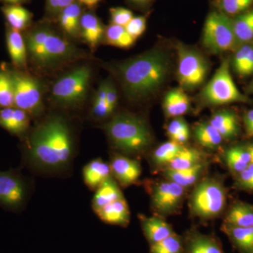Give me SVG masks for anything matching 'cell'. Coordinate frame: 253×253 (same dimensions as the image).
I'll use <instances>...</instances> for the list:
<instances>
[{"mask_svg": "<svg viewBox=\"0 0 253 253\" xmlns=\"http://www.w3.org/2000/svg\"><path fill=\"white\" fill-rule=\"evenodd\" d=\"M22 163L40 175L61 176L73 168L77 153L76 134L67 118L49 113L21 141Z\"/></svg>", "mask_w": 253, "mask_h": 253, "instance_id": "cell-1", "label": "cell"}, {"mask_svg": "<svg viewBox=\"0 0 253 253\" xmlns=\"http://www.w3.org/2000/svg\"><path fill=\"white\" fill-rule=\"evenodd\" d=\"M129 101L140 102L151 97L165 84L171 70L167 53L153 49L110 66Z\"/></svg>", "mask_w": 253, "mask_h": 253, "instance_id": "cell-2", "label": "cell"}, {"mask_svg": "<svg viewBox=\"0 0 253 253\" xmlns=\"http://www.w3.org/2000/svg\"><path fill=\"white\" fill-rule=\"evenodd\" d=\"M28 62L36 70L49 72L64 67L89 55L46 24L31 28L24 35Z\"/></svg>", "mask_w": 253, "mask_h": 253, "instance_id": "cell-3", "label": "cell"}, {"mask_svg": "<svg viewBox=\"0 0 253 253\" xmlns=\"http://www.w3.org/2000/svg\"><path fill=\"white\" fill-rule=\"evenodd\" d=\"M111 146L119 154L138 156L149 149L152 133L144 119L134 113L120 112L102 126Z\"/></svg>", "mask_w": 253, "mask_h": 253, "instance_id": "cell-4", "label": "cell"}, {"mask_svg": "<svg viewBox=\"0 0 253 253\" xmlns=\"http://www.w3.org/2000/svg\"><path fill=\"white\" fill-rule=\"evenodd\" d=\"M226 189L220 179L206 178L200 181L189 200L190 212L201 219H211L224 212L226 204Z\"/></svg>", "mask_w": 253, "mask_h": 253, "instance_id": "cell-5", "label": "cell"}, {"mask_svg": "<svg viewBox=\"0 0 253 253\" xmlns=\"http://www.w3.org/2000/svg\"><path fill=\"white\" fill-rule=\"evenodd\" d=\"M91 78L89 66L74 68L58 81L51 88V98L61 109H73L83 104L87 94Z\"/></svg>", "mask_w": 253, "mask_h": 253, "instance_id": "cell-6", "label": "cell"}, {"mask_svg": "<svg viewBox=\"0 0 253 253\" xmlns=\"http://www.w3.org/2000/svg\"><path fill=\"white\" fill-rule=\"evenodd\" d=\"M200 99L206 106H219L231 103H248L250 99L243 94L233 81L229 60L221 62L215 73L204 86Z\"/></svg>", "mask_w": 253, "mask_h": 253, "instance_id": "cell-7", "label": "cell"}, {"mask_svg": "<svg viewBox=\"0 0 253 253\" xmlns=\"http://www.w3.org/2000/svg\"><path fill=\"white\" fill-rule=\"evenodd\" d=\"M9 70L14 86V107L27 112L32 119H40L44 111L41 83L27 71L13 66Z\"/></svg>", "mask_w": 253, "mask_h": 253, "instance_id": "cell-8", "label": "cell"}, {"mask_svg": "<svg viewBox=\"0 0 253 253\" xmlns=\"http://www.w3.org/2000/svg\"><path fill=\"white\" fill-rule=\"evenodd\" d=\"M33 182L21 169L0 171V207L10 212H22L33 191Z\"/></svg>", "mask_w": 253, "mask_h": 253, "instance_id": "cell-9", "label": "cell"}, {"mask_svg": "<svg viewBox=\"0 0 253 253\" xmlns=\"http://www.w3.org/2000/svg\"><path fill=\"white\" fill-rule=\"evenodd\" d=\"M202 41L212 54H221L236 48L237 43L232 19L221 11H212L205 23Z\"/></svg>", "mask_w": 253, "mask_h": 253, "instance_id": "cell-10", "label": "cell"}, {"mask_svg": "<svg viewBox=\"0 0 253 253\" xmlns=\"http://www.w3.org/2000/svg\"><path fill=\"white\" fill-rule=\"evenodd\" d=\"M177 51V78L181 89L193 90L206 81L208 71L207 61L201 53L179 42Z\"/></svg>", "mask_w": 253, "mask_h": 253, "instance_id": "cell-11", "label": "cell"}, {"mask_svg": "<svg viewBox=\"0 0 253 253\" xmlns=\"http://www.w3.org/2000/svg\"><path fill=\"white\" fill-rule=\"evenodd\" d=\"M185 194V188L170 180L161 181L151 190V205L161 216H168L177 212Z\"/></svg>", "mask_w": 253, "mask_h": 253, "instance_id": "cell-12", "label": "cell"}, {"mask_svg": "<svg viewBox=\"0 0 253 253\" xmlns=\"http://www.w3.org/2000/svg\"><path fill=\"white\" fill-rule=\"evenodd\" d=\"M109 165L111 175L122 187L136 184L142 172L139 161L119 153L111 156Z\"/></svg>", "mask_w": 253, "mask_h": 253, "instance_id": "cell-13", "label": "cell"}, {"mask_svg": "<svg viewBox=\"0 0 253 253\" xmlns=\"http://www.w3.org/2000/svg\"><path fill=\"white\" fill-rule=\"evenodd\" d=\"M32 118L23 110L16 107L0 109V127L11 135L23 140L31 130Z\"/></svg>", "mask_w": 253, "mask_h": 253, "instance_id": "cell-14", "label": "cell"}, {"mask_svg": "<svg viewBox=\"0 0 253 253\" xmlns=\"http://www.w3.org/2000/svg\"><path fill=\"white\" fill-rule=\"evenodd\" d=\"M6 42L13 67L21 71H27L28 51L24 36L21 32L7 26Z\"/></svg>", "mask_w": 253, "mask_h": 253, "instance_id": "cell-15", "label": "cell"}, {"mask_svg": "<svg viewBox=\"0 0 253 253\" xmlns=\"http://www.w3.org/2000/svg\"><path fill=\"white\" fill-rule=\"evenodd\" d=\"M94 213L101 221L111 225L126 226L130 221V211L124 197L106 205Z\"/></svg>", "mask_w": 253, "mask_h": 253, "instance_id": "cell-16", "label": "cell"}, {"mask_svg": "<svg viewBox=\"0 0 253 253\" xmlns=\"http://www.w3.org/2000/svg\"><path fill=\"white\" fill-rule=\"evenodd\" d=\"M105 29L99 18L91 13L82 14L80 36L91 49H96L104 40Z\"/></svg>", "mask_w": 253, "mask_h": 253, "instance_id": "cell-17", "label": "cell"}, {"mask_svg": "<svg viewBox=\"0 0 253 253\" xmlns=\"http://www.w3.org/2000/svg\"><path fill=\"white\" fill-rule=\"evenodd\" d=\"M111 176L112 175L109 163L105 162L101 158L93 159L83 168V181L91 191H95Z\"/></svg>", "mask_w": 253, "mask_h": 253, "instance_id": "cell-18", "label": "cell"}, {"mask_svg": "<svg viewBox=\"0 0 253 253\" xmlns=\"http://www.w3.org/2000/svg\"><path fill=\"white\" fill-rule=\"evenodd\" d=\"M139 220L145 237L151 245L157 244L174 233L170 224L161 217L140 215Z\"/></svg>", "mask_w": 253, "mask_h": 253, "instance_id": "cell-19", "label": "cell"}, {"mask_svg": "<svg viewBox=\"0 0 253 253\" xmlns=\"http://www.w3.org/2000/svg\"><path fill=\"white\" fill-rule=\"evenodd\" d=\"M124 197L121 186L111 176L103 182L94 191L91 200V208L94 212L111 204L116 200Z\"/></svg>", "mask_w": 253, "mask_h": 253, "instance_id": "cell-20", "label": "cell"}, {"mask_svg": "<svg viewBox=\"0 0 253 253\" xmlns=\"http://www.w3.org/2000/svg\"><path fill=\"white\" fill-rule=\"evenodd\" d=\"M189 108V98L181 88L171 89L165 96L163 109L168 118L180 117L188 112Z\"/></svg>", "mask_w": 253, "mask_h": 253, "instance_id": "cell-21", "label": "cell"}, {"mask_svg": "<svg viewBox=\"0 0 253 253\" xmlns=\"http://www.w3.org/2000/svg\"><path fill=\"white\" fill-rule=\"evenodd\" d=\"M210 123L222 136L224 139H231L239 134V124L236 114L228 110H221L214 113Z\"/></svg>", "mask_w": 253, "mask_h": 253, "instance_id": "cell-22", "label": "cell"}, {"mask_svg": "<svg viewBox=\"0 0 253 253\" xmlns=\"http://www.w3.org/2000/svg\"><path fill=\"white\" fill-rule=\"evenodd\" d=\"M224 224L236 227H253V205L241 201L231 205L224 218Z\"/></svg>", "mask_w": 253, "mask_h": 253, "instance_id": "cell-23", "label": "cell"}, {"mask_svg": "<svg viewBox=\"0 0 253 253\" xmlns=\"http://www.w3.org/2000/svg\"><path fill=\"white\" fill-rule=\"evenodd\" d=\"M82 14L81 5L74 1L58 15L61 29L70 38H77L80 36V23Z\"/></svg>", "mask_w": 253, "mask_h": 253, "instance_id": "cell-24", "label": "cell"}, {"mask_svg": "<svg viewBox=\"0 0 253 253\" xmlns=\"http://www.w3.org/2000/svg\"><path fill=\"white\" fill-rule=\"evenodd\" d=\"M7 26L22 32L31 26L33 15L26 8L18 4H5L1 7Z\"/></svg>", "mask_w": 253, "mask_h": 253, "instance_id": "cell-25", "label": "cell"}, {"mask_svg": "<svg viewBox=\"0 0 253 253\" xmlns=\"http://www.w3.org/2000/svg\"><path fill=\"white\" fill-rule=\"evenodd\" d=\"M222 231L241 253H253V227H236L223 224Z\"/></svg>", "mask_w": 253, "mask_h": 253, "instance_id": "cell-26", "label": "cell"}, {"mask_svg": "<svg viewBox=\"0 0 253 253\" xmlns=\"http://www.w3.org/2000/svg\"><path fill=\"white\" fill-rule=\"evenodd\" d=\"M226 166L234 175L246 169L251 163V155L247 146H235L229 148L224 153Z\"/></svg>", "mask_w": 253, "mask_h": 253, "instance_id": "cell-27", "label": "cell"}, {"mask_svg": "<svg viewBox=\"0 0 253 253\" xmlns=\"http://www.w3.org/2000/svg\"><path fill=\"white\" fill-rule=\"evenodd\" d=\"M186 253H224L220 245L214 238L200 233H194L188 237Z\"/></svg>", "mask_w": 253, "mask_h": 253, "instance_id": "cell-28", "label": "cell"}, {"mask_svg": "<svg viewBox=\"0 0 253 253\" xmlns=\"http://www.w3.org/2000/svg\"><path fill=\"white\" fill-rule=\"evenodd\" d=\"M204 169L205 165L203 163L189 169H172L166 168L164 171V175L168 180L186 188L197 182Z\"/></svg>", "mask_w": 253, "mask_h": 253, "instance_id": "cell-29", "label": "cell"}, {"mask_svg": "<svg viewBox=\"0 0 253 253\" xmlns=\"http://www.w3.org/2000/svg\"><path fill=\"white\" fill-rule=\"evenodd\" d=\"M232 23L237 46L251 42L253 40V9L238 15L232 19Z\"/></svg>", "mask_w": 253, "mask_h": 253, "instance_id": "cell-30", "label": "cell"}, {"mask_svg": "<svg viewBox=\"0 0 253 253\" xmlns=\"http://www.w3.org/2000/svg\"><path fill=\"white\" fill-rule=\"evenodd\" d=\"M204 155L199 150L184 146L180 152L167 166L172 169H184L195 167L204 163Z\"/></svg>", "mask_w": 253, "mask_h": 253, "instance_id": "cell-31", "label": "cell"}, {"mask_svg": "<svg viewBox=\"0 0 253 253\" xmlns=\"http://www.w3.org/2000/svg\"><path fill=\"white\" fill-rule=\"evenodd\" d=\"M194 136L199 144L207 149H215L221 144L223 137L210 123H200L194 128Z\"/></svg>", "mask_w": 253, "mask_h": 253, "instance_id": "cell-32", "label": "cell"}, {"mask_svg": "<svg viewBox=\"0 0 253 253\" xmlns=\"http://www.w3.org/2000/svg\"><path fill=\"white\" fill-rule=\"evenodd\" d=\"M14 107V86L9 66L3 63L0 66V109Z\"/></svg>", "mask_w": 253, "mask_h": 253, "instance_id": "cell-33", "label": "cell"}, {"mask_svg": "<svg viewBox=\"0 0 253 253\" xmlns=\"http://www.w3.org/2000/svg\"><path fill=\"white\" fill-rule=\"evenodd\" d=\"M104 40L108 44L120 48H129L133 45L135 38L126 31L124 26L111 23L105 30Z\"/></svg>", "mask_w": 253, "mask_h": 253, "instance_id": "cell-34", "label": "cell"}, {"mask_svg": "<svg viewBox=\"0 0 253 253\" xmlns=\"http://www.w3.org/2000/svg\"><path fill=\"white\" fill-rule=\"evenodd\" d=\"M184 145L178 144L175 141L169 140L160 145L153 153V162L159 166H168L180 152Z\"/></svg>", "mask_w": 253, "mask_h": 253, "instance_id": "cell-35", "label": "cell"}, {"mask_svg": "<svg viewBox=\"0 0 253 253\" xmlns=\"http://www.w3.org/2000/svg\"><path fill=\"white\" fill-rule=\"evenodd\" d=\"M167 134L171 141L184 145L189 140L190 130L189 126L182 118H174L166 128Z\"/></svg>", "mask_w": 253, "mask_h": 253, "instance_id": "cell-36", "label": "cell"}, {"mask_svg": "<svg viewBox=\"0 0 253 253\" xmlns=\"http://www.w3.org/2000/svg\"><path fill=\"white\" fill-rule=\"evenodd\" d=\"M184 243L175 233L157 244L151 245L149 253H182Z\"/></svg>", "mask_w": 253, "mask_h": 253, "instance_id": "cell-37", "label": "cell"}, {"mask_svg": "<svg viewBox=\"0 0 253 253\" xmlns=\"http://www.w3.org/2000/svg\"><path fill=\"white\" fill-rule=\"evenodd\" d=\"M253 4V0H220L221 12L233 16L242 14Z\"/></svg>", "mask_w": 253, "mask_h": 253, "instance_id": "cell-38", "label": "cell"}, {"mask_svg": "<svg viewBox=\"0 0 253 253\" xmlns=\"http://www.w3.org/2000/svg\"><path fill=\"white\" fill-rule=\"evenodd\" d=\"M236 189L246 191H253V164L251 163L246 169L236 176Z\"/></svg>", "mask_w": 253, "mask_h": 253, "instance_id": "cell-39", "label": "cell"}, {"mask_svg": "<svg viewBox=\"0 0 253 253\" xmlns=\"http://www.w3.org/2000/svg\"><path fill=\"white\" fill-rule=\"evenodd\" d=\"M253 44L252 43H247V44L240 45L239 48L236 49L235 54H234V59H233V66L234 70L238 74H240L241 70L244 67L246 59L249 53L253 49Z\"/></svg>", "mask_w": 253, "mask_h": 253, "instance_id": "cell-40", "label": "cell"}, {"mask_svg": "<svg viewBox=\"0 0 253 253\" xmlns=\"http://www.w3.org/2000/svg\"><path fill=\"white\" fill-rule=\"evenodd\" d=\"M111 21L113 24L126 27L127 23L134 17L130 10L123 7H115L110 9Z\"/></svg>", "mask_w": 253, "mask_h": 253, "instance_id": "cell-41", "label": "cell"}, {"mask_svg": "<svg viewBox=\"0 0 253 253\" xmlns=\"http://www.w3.org/2000/svg\"><path fill=\"white\" fill-rule=\"evenodd\" d=\"M112 115L106 101L94 99L91 106V116L95 121H102Z\"/></svg>", "mask_w": 253, "mask_h": 253, "instance_id": "cell-42", "label": "cell"}, {"mask_svg": "<svg viewBox=\"0 0 253 253\" xmlns=\"http://www.w3.org/2000/svg\"><path fill=\"white\" fill-rule=\"evenodd\" d=\"M125 28L129 34L136 40L146 30V18L144 16L133 17Z\"/></svg>", "mask_w": 253, "mask_h": 253, "instance_id": "cell-43", "label": "cell"}, {"mask_svg": "<svg viewBox=\"0 0 253 253\" xmlns=\"http://www.w3.org/2000/svg\"><path fill=\"white\" fill-rule=\"evenodd\" d=\"M106 102L111 112L113 113L118 104V93L116 86L111 82L106 81Z\"/></svg>", "mask_w": 253, "mask_h": 253, "instance_id": "cell-44", "label": "cell"}, {"mask_svg": "<svg viewBox=\"0 0 253 253\" xmlns=\"http://www.w3.org/2000/svg\"><path fill=\"white\" fill-rule=\"evenodd\" d=\"M75 0H46L48 10L51 14L59 15L65 8L74 2Z\"/></svg>", "mask_w": 253, "mask_h": 253, "instance_id": "cell-45", "label": "cell"}, {"mask_svg": "<svg viewBox=\"0 0 253 253\" xmlns=\"http://www.w3.org/2000/svg\"><path fill=\"white\" fill-rule=\"evenodd\" d=\"M253 73V48L251 50L245 63L244 67L241 70L239 76L245 77V76H250Z\"/></svg>", "mask_w": 253, "mask_h": 253, "instance_id": "cell-46", "label": "cell"}, {"mask_svg": "<svg viewBox=\"0 0 253 253\" xmlns=\"http://www.w3.org/2000/svg\"><path fill=\"white\" fill-rule=\"evenodd\" d=\"M244 126L248 135L249 136H252L253 132V109L250 110L245 114Z\"/></svg>", "mask_w": 253, "mask_h": 253, "instance_id": "cell-47", "label": "cell"}, {"mask_svg": "<svg viewBox=\"0 0 253 253\" xmlns=\"http://www.w3.org/2000/svg\"><path fill=\"white\" fill-rule=\"evenodd\" d=\"M101 0H79L80 2L89 6V7H93L95 5L97 4Z\"/></svg>", "mask_w": 253, "mask_h": 253, "instance_id": "cell-48", "label": "cell"}, {"mask_svg": "<svg viewBox=\"0 0 253 253\" xmlns=\"http://www.w3.org/2000/svg\"><path fill=\"white\" fill-rule=\"evenodd\" d=\"M27 0H0V1H2L5 4H18L21 5L22 3Z\"/></svg>", "mask_w": 253, "mask_h": 253, "instance_id": "cell-49", "label": "cell"}, {"mask_svg": "<svg viewBox=\"0 0 253 253\" xmlns=\"http://www.w3.org/2000/svg\"><path fill=\"white\" fill-rule=\"evenodd\" d=\"M247 148L249 149L250 155H251V163L253 164V144L249 145L247 146Z\"/></svg>", "mask_w": 253, "mask_h": 253, "instance_id": "cell-50", "label": "cell"}, {"mask_svg": "<svg viewBox=\"0 0 253 253\" xmlns=\"http://www.w3.org/2000/svg\"><path fill=\"white\" fill-rule=\"evenodd\" d=\"M248 92L251 93V94H253V80L250 83L249 87L247 89Z\"/></svg>", "mask_w": 253, "mask_h": 253, "instance_id": "cell-51", "label": "cell"}, {"mask_svg": "<svg viewBox=\"0 0 253 253\" xmlns=\"http://www.w3.org/2000/svg\"><path fill=\"white\" fill-rule=\"evenodd\" d=\"M133 1H136V2L139 3H146L149 1V0H133Z\"/></svg>", "mask_w": 253, "mask_h": 253, "instance_id": "cell-52", "label": "cell"}, {"mask_svg": "<svg viewBox=\"0 0 253 253\" xmlns=\"http://www.w3.org/2000/svg\"><path fill=\"white\" fill-rule=\"evenodd\" d=\"M252 136V137H253V134H252V136Z\"/></svg>", "mask_w": 253, "mask_h": 253, "instance_id": "cell-53", "label": "cell"}]
</instances>
